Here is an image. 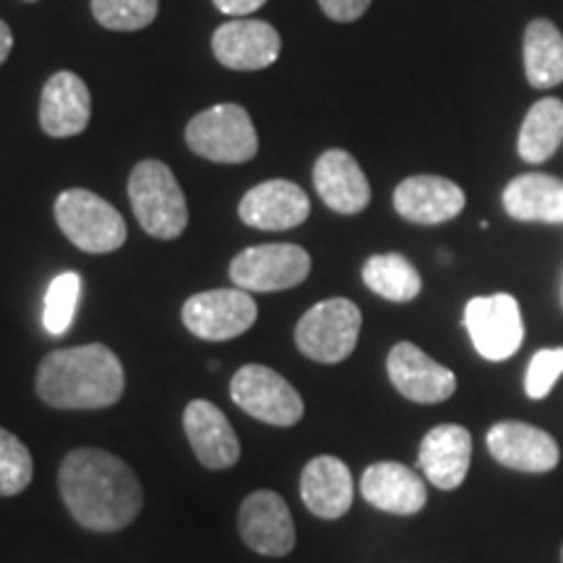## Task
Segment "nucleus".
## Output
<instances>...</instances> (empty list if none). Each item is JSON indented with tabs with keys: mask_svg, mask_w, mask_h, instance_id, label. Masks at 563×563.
<instances>
[{
	"mask_svg": "<svg viewBox=\"0 0 563 563\" xmlns=\"http://www.w3.org/2000/svg\"><path fill=\"white\" fill-rule=\"evenodd\" d=\"M58 488L70 517L91 532L125 530L144 506L136 473L104 449L68 452L60 464Z\"/></svg>",
	"mask_w": 563,
	"mask_h": 563,
	"instance_id": "1",
	"label": "nucleus"
},
{
	"mask_svg": "<svg viewBox=\"0 0 563 563\" xmlns=\"http://www.w3.org/2000/svg\"><path fill=\"white\" fill-rule=\"evenodd\" d=\"M123 389V363L104 344L55 350L37 368V397L55 410H104Z\"/></svg>",
	"mask_w": 563,
	"mask_h": 563,
	"instance_id": "2",
	"label": "nucleus"
},
{
	"mask_svg": "<svg viewBox=\"0 0 563 563\" xmlns=\"http://www.w3.org/2000/svg\"><path fill=\"white\" fill-rule=\"evenodd\" d=\"M129 199L139 224L152 238L175 241L188 228L186 196L165 162L144 159L133 167Z\"/></svg>",
	"mask_w": 563,
	"mask_h": 563,
	"instance_id": "3",
	"label": "nucleus"
},
{
	"mask_svg": "<svg viewBox=\"0 0 563 563\" xmlns=\"http://www.w3.org/2000/svg\"><path fill=\"white\" fill-rule=\"evenodd\" d=\"M55 220L63 235L87 253H112L129 238L123 214L87 188H68L55 199Z\"/></svg>",
	"mask_w": 563,
	"mask_h": 563,
	"instance_id": "4",
	"label": "nucleus"
},
{
	"mask_svg": "<svg viewBox=\"0 0 563 563\" xmlns=\"http://www.w3.org/2000/svg\"><path fill=\"white\" fill-rule=\"evenodd\" d=\"M188 150L220 165H241L256 157L258 133L241 104H214L199 112L186 129Z\"/></svg>",
	"mask_w": 563,
	"mask_h": 563,
	"instance_id": "5",
	"label": "nucleus"
},
{
	"mask_svg": "<svg viewBox=\"0 0 563 563\" xmlns=\"http://www.w3.org/2000/svg\"><path fill=\"white\" fill-rule=\"evenodd\" d=\"M363 313L347 298H329L316 302L311 311L302 313L295 327V344L306 357L316 363H342L357 347Z\"/></svg>",
	"mask_w": 563,
	"mask_h": 563,
	"instance_id": "6",
	"label": "nucleus"
},
{
	"mask_svg": "<svg viewBox=\"0 0 563 563\" xmlns=\"http://www.w3.org/2000/svg\"><path fill=\"white\" fill-rule=\"evenodd\" d=\"M311 274V256L295 243L251 245L230 264L232 285L245 292H279L298 287Z\"/></svg>",
	"mask_w": 563,
	"mask_h": 563,
	"instance_id": "7",
	"label": "nucleus"
},
{
	"mask_svg": "<svg viewBox=\"0 0 563 563\" xmlns=\"http://www.w3.org/2000/svg\"><path fill=\"white\" fill-rule=\"evenodd\" d=\"M230 397L251 418L279 428L298 426L302 412H306L298 389L285 376H279L277 371L258 363L243 365L232 376Z\"/></svg>",
	"mask_w": 563,
	"mask_h": 563,
	"instance_id": "8",
	"label": "nucleus"
},
{
	"mask_svg": "<svg viewBox=\"0 0 563 563\" xmlns=\"http://www.w3.org/2000/svg\"><path fill=\"white\" fill-rule=\"evenodd\" d=\"M464 327H467L475 350L493 363L509 361L525 342L519 302L506 292L470 300L464 308Z\"/></svg>",
	"mask_w": 563,
	"mask_h": 563,
	"instance_id": "9",
	"label": "nucleus"
},
{
	"mask_svg": "<svg viewBox=\"0 0 563 563\" xmlns=\"http://www.w3.org/2000/svg\"><path fill=\"white\" fill-rule=\"evenodd\" d=\"M258 306L251 298V292L241 290H207L191 295L183 306V323L194 336L207 342H224L235 340L249 332L256 323Z\"/></svg>",
	"mask_w": 563,
	"mask_h": 563,
	"instance_id": "10",
	"label": "nucleus"
},
{
	"mask_svg": "<svg viewBox=\"0 0 563 563\" xmlns=\"http://www.w3.org/2000/svg\"><path fill=\"white\" fill-rule=\"evenodd\" d=\"M238 532L253 553L285 559L295 548V522L290 506L274 490H256L241 504Z\"/></svg>",
	"mask_w": 563,
	"mask_h": 563,
	"instance_id": "11",
	"label": "nucleus"
},
{
	"mask_svg": "<svg viewBox=\"0 0 563 563\" xmlns=\"http://www.w3.org/2000/svg\"><path fill=\"white\" fill-rule=\"evenodd\" d=\"M386 371L402 397L418 405H435L449 399L456 391V376L433 357H428L418 344H394L386 357Z\"/></svg>",
	"mask_w": 563,
	"mask_h": 563,
	"instance_id": "12",
	"label": "nucleus"
},
{
	"mask_svg": "<svg viewBox=\"0 0 563 563\" xmlns=\"http://www.w3.org/2000/svg\"><path fill=\"white\" fill-rule=\"evenodd\" d=\"M211 53L224 68L262 70L279 58L282 37L266 21L235 19L214 32Z\"/></svg>",
	"mask_w": 563,
	"mask_h": 563,
	"instance_id": "13",
	"label": "nucleus"
},
{
	"mask_svg": "<svg viewBox=\"0 0 563 563\" xmlns=\"http://www.w3.org/2000/svg\"><path fill=\"white\" fill-rule=\"evenodd\" d=\"M238 214L253 230H292L311 217V201L298 183L266 180L243 196Z\"/></svg>",
	"mask_w": 563,
	"mask_h": 563,
	"instance_id": "14",
	"label": "nucleus"
},
{
	"mask_svg": "<svg viewBox=\"0 0 563 563\" xmlns=\"http://www.w3.org/2000/svg\"><path fill=\"white\" fill-rule=\"evenodd\" d=\"M188 443L207 470H230L241 460V441L228 415L209 399H194L183 412Z\"/></svg>",
	"mask_w": 563,
	"mask_h": 563,
	"instance_id": "15",
	"label": "nucleus"
},
{
	"mask_svg": "<svg viewBox=\"0 0 563 563\" xmlns=\"http://www.w3.org/2000/svg\"><path fill=\"white\" fill-rule=\"evenodd\" d=\"M488 452L504 467L517 473H551L559 464V443L551 433L527 426L519 420H506L488 431Z\"/></svg>",
	"mask_w": 563,
	"mask_h": 563,
	"instance_id": "16",
	"label": "nucleus"
},
{
	"mask_svg": "<svg viewBox=\"0 0 563 563\" xmlns=\"http://www.w3.org/2000/svg\"><path fill=\"white\" fill-rule=\"evenodd\" d=\"M464 191L439 175H412L394 191V209L412 224H441L462 214Z\"/></svg>",
	"mask_w": 563,
	"mask_h": 563,
	"instance_id": "17",
	"label": "nucleus"
},
{
	"mask_svg": "<svg viewBox=\"0 0 563 563\" xmlns=\"http://www.w3.org/2000/svg\"><path fill=\"white\" fill-rule=\"evenodd\" d=\"M91 95L81 76L58 70L47 79L40 97V125L47 136L68 139L87 131Z\"/></svg>",
	"mask_w": 563,
	"mask_h": 563,
	"instance_id": "18",
	"label": "nucleus"
},
{
	"mask_svg": "<svg viewBox=\"0 0 563 563\" xmlns=\"http://www.w3.org/2000/svg\"><path fill=\"white\" fill-rule=\"evenodd\" d=\"M470 460H473V435L467 428L446 422V426H435L422 439L418 467L435 488L454 490L467 477Z\"/></svg>",
	"mask_w": 563,
	"mask_h": 563,
	"instance_id": "19",
	"label": "nucleus"
},
{
	"mask_svg": "<svg viewBox=\"0 0 563 563\" xmlns=\"http://www.w3.org/2000/svg\"><path fill=\"white\" fill-rule=\"evenodd\" d=\"M313 186L336 214H361L371 203V186L357 159L344 150L323 152L313 165Z\"/></svg>",
	"mask_w": 563,
	"mask_h": 563,
	"instance_id": "20",
	"label": "nucleus"
},
{
	"mask_svg": "<svg viewBox=\"0 0 563 563\" xmlns=\"http://www.w3.org/2000/svg\"><path fill=\"white\" fill-rule=\"evenodd\" d=\"M363 498L376 509L397 517H412L428 501L426 481L399 462H376L363 473Z\"/></svg>",
	"mask_w": 563,
	"mask_h": 563,
	"instance_id": "21",
	"label": "nucleus"
},
{
	"mask_svg": "<svg viewBox=\"0 0 563 563\" xmlns=\"http://www.w3.org/2000/svg\"><path fill=\"white\" fill-rule=\"evenodd\" d=\"M355 485L350 467L336 456L321 454L300 475V498L319 519H340L350 511Z\"/></svg>",
	"mask_w": 563,
	"mask_h": 563,
	"instance_id": "22",
	"label": "nucleus"
},
{
	"mask_svg": "<svg viewBox=\"0 0 563 563\" xmlns=\"http://www.w3.org/2000/svg\"><path fill=\"white\" fill-rule=\"evenodd\" d=\"M504 209L519 222H563V180L543 173L514 178L504 191Z\"/></svg>",
	"mask_w": 563,
	"mask_h": 563,
	"instance_id": "23",
	"label": "nucleus"
},
{
	"mask_svg": "<svg viewBox=\"0 0 563 563\" xmlns=\"http://www.w3.org/2000/svg\"><path fill=\"white\" fill-rule=\"evenodd\" d=\"M525 74L534 89L563 84V34L548 19L530 21L525 32Z\"/></svg>",
	"mask_w": 563,
	"mask_h": 563,
	"instance_id": "24",
	"label": "nucleus"
},
{
	"mask_svg": "<svg viewBox=\"0 0 563 563\" xmlns=\"http://www.w3.org/2000/svg\"><path fill=\"white\" fill-rule=\"evenodd\" d=\"M563 141V102L555 97L534 102L519 131V157L530 165L548 162Z\"/></svg>",
	"mask_w": 563,
	"mask_h": 563,
	"instance_id": "25",
	"label": "nucleus"
},
{
	"mask_svg": "<svg viewBox=\"0 0 563 563\" xmlns=\"http://www.w3.org/2000/svg\"><path fill=\"white\" fill-rule=\"evenodd\" d=\"M363 282L368 290L391 302H410L420 295L422 279L402 253H378L363 266Z\"/></svg>",
	"mask_w": 563,
	"mask_h": 563,
	"instance_id": "26",
	"label": "nucleus"
},
{
	"mask_svg": "<svg viewBox=\"0 0 563 563\" xmlns=\"http://www.w3.org/2000/svg\"><path fill=\"white\" fill-rule=\"evenodd\" d=\"M79 298L81 277L76 272H66L51 282L45 295V313H42V323H45L47 334L63 336L68 332V327L74 323L76 308H79Z\"/></svg>",
	"mask_w": 563,
	"mask_h": 563,
	"instance_id": "27",
	"label": "nucleus"
},
{
	"mask_svg": "<svg viewBox=\"0 0 563 563\" xmlns=\"http://www.w3.org/2000/svg\"><path fill=\"white\" fill-rule=\"evenodd\" d=\"M159 0H91V13L104 30L139 32L157 19Z\"/></svg>",
	"mask_w": 563,
	"mask_h": 563,
	"instance_id": "28",
	"label": "nucleus"
},
{
	"mask_svg": "<svg viewBox=\"0 0 563 563\" xmlns=\"http://www.w3.org/2000/svg\"><path fill=\"white\" fill-rule=\"evenodd\" d=\"M34 477V462L30 449L16 435L0 428V498L16 496L30 488Z\"/></svg>",
	"mask_w": 563,
	"mask_h": 563,
	"instance_id": "29",
	"label": "nucleus"
},
{
	"mask_svg": "<svg viewBox=\"0 0 563 563\" xmlns=\"http://www.w3.org/2000/svg\"><path fill=\"white\" fill-rule=\"evenodd\" d=\"M563 373V347L534 352L527 365L525 391L530 399H545Z\"/></svg>",
	"mask_w": 563,
	"mask_h": 563,
	"instance_id": "30",
	"label": "nucleus"
},
{
	"mask_svg": "<svg viewBox=\"0 0 563 563\" xmlns=\"http://www.w3.org/2000/svg\"><path fill=\"white\" fill-rule=\"evenodd\" d=\"M319 5L329 19L350 24V21H357L368 11L371 0H319Z\"/></svg>",
	"mask_w": 563,
	"mask_h": 563,
	"instance_id": "31",
	"label": "nucleus"
},
{
	"mask_svg": "<svg viewBox=\"0 0 563 563\" xmlns=\"http://www.w3.org/2000/svg\"><path fill=\"white\" fill-rule=\"evenodd\" d=\"M224 16H249V13L258 11L266 0H211Z\"/></svg>",
	"mask_w": 563,
	"mask_h": 563,
	"instance_id": "32",
	"label": "nucleus"
},
{
	"mask_svg": "<svg viewBox=\"0 0 563 563\" xmlns=\"http://www.w3.org/2000/svg\"><path fill=\"white\" fill-rule=\"evenodd\" d=\"M11 47H13V34L9 30V24H5V21H0V66H3L5 58H9Z\"/></svg>",
	"mask_w": 563,
	"mask_h": 563,
	"instance_id": "33",
	"label": "nucleus"
},
{
	"mask_svg": "<svg viewBox=\"0 0 563 563\" xmlns=\"http://www.w3.org/2000/svg\"><path fill=\"white\" fill-rule=\"evenodd\" d=\"M561 302H563V279H561Z\"/></svg>",
	"mask_w": 563,
	"mask_h": 563,
	"instance_id": "34",
	"label": "nucleus"
},
{
	"mask_svg": "<svg viewBox=\"0 0 563 563\" xmlns=\"http://www.w3.org/2000/svg\"><path fill=\"white\" fill-rule=\"evenodd\" d=\"M561 559H563V553H561Z\"/></svg>",
	"mask_w": 563,
	"mask_h": 563,
	"instance_id": "35",
	"label": "nucleus"
}]
</instances>
